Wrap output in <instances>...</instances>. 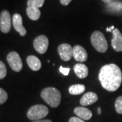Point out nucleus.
<instances>
[{
	"label": "nucleus",
	"instance_id": "obj_19",
	"mask_svg": "<svg viewBox=\"0 0 122 122\" xmlns=\"http://www.w3.org/2000/svg\"><path fill=\"white\" fill-rule=\"evenodd\" d=\"M45 0H28L27 5L28 7H35L39 8L44 5Z\"/></svg>",
	"mask_w": 122,
	"mask_h": 122
},
{
	"label": "nucleus",
	"instance_id": "obj_11",
	"mask_svg": "<svg viewBox=\"0 0 122 122\" xmlns=\"http://www.w3.org/2000/svg\"><path fill=\"white\" fill-rule=\"evenodd\" d=\"M107 11L113 14H120L122 13V1L113 0L106 4Z\"/></svg>",
	"mask_w": 122,
	"mask_h": 122
},
{
	"label": "nucleus",
	"instance_id": "obj_17",
	"mask_svg": "<svg viewBox=\"0 0 122 122\" xmlns=\"http://www.w3.org/2000/svg\"><path fill=\"white\" fill-rule=\"evenodd\" d=\"M26 14L29 18L32 20H38L41 16V12L39 9L35 7H27Z\"/></svg>",
	"mask_w": 122,
	"mask_h": 122
},
{
	"label": "nucleus",
	"instance_id": "obj_14",
	"mask_svg": "<svg viewBox=\"0 0 122 122\" xmlns=\"http://www.w3.org/2000/svg\"><path fill=\"white\" fill-rule=\"evenodd\" d=\"M74 113L79 118L83 120H89L91 119L92 116L91 111L83 107H76L74 109Z\"/></svg>",
	"mask_w": 122,
	"mask_h": 122
},
{
	"label": "nucleus",
	"instance_id": "obj_6",
	"mask_svg": "<svg viewBox=\"0 0 122 122\" xmlns=\"http://www.w3.org/2000/svg\"><path fill=\"white\" fill-rule=\"evenodd\" d=\"M49 45L48 37L45 35H39L33 41V46L35 50L41 54L46 52Z\"/></svg>",
	"mask_w": 122,
	"mask_h": 122
},
{
	"label": "nucleus",
	"instance_id": "obj_5",
	"mask_svg": "<svg viewBox=\"0 0 122 122\" xmlns=\"http://www.w3.org/2000/svg\"><path fill=\"white\" fill-rule=\"evenodd\" d=\"M7 61L12 69L19 72L22 69V62L20 55L16 52H12L9 53L7 56Z\"/></svg>",
	"mask_w": 122,
	"mask_h": 122
},
{
	"label": "nucleus",
	"instance_id": "obj_23",
	"mask_svg": "<svg viewBox=\"0 0 122 122\" xmlns=\"http://www.w3.org/2000/svg\"><path fill=\"white\" fill-rule=\"evenodd\" d=\"M60 72L62 74H63L65 76H67L70 72V69L68 67H63V66H61L60 67Z\"/></svg>",
	"mask_w": 122,
	"mask_h": 122
},
{
	"label": "nucleus",
	"instance_id": "obj_27",
	"mask_svg": "<svg viewBox=\"0 0 122 122\" xmlns=\"http://www.w3.org/2000/svg\"><path fill=\"white\" fill-rule=\"evenodd\" d=\"M115 29H114V26H111L109 28H107V31H113Z\"/></svg>",
	"mask_w": 122,
	"mask_h": 122
},
{
	"label": "nucleus",
	"instance_id": "obj_1",
	"mask_svg": "<svg viewBox=\"0 0 122 122\" xmlns=\"http://www.w3.org/2000/svg\"><path fill=\"white\" fill-rule=\"evenodd\" d=\"M98 79L102 87L106 90L116 91L122 84V71L115 64L106 65L100 69Z\"/></svg>",
	"mask_w": 122,
	"mask_h": 122
},
{
	"label": "nucleus",
	"instance_id": "obj_18",
	"mask_svg": "<svg viewBox=\"0 0 122 122\" xmlns=\"http://www.w3.org/2000/svg\"><path fill=\"white\" fill-rule=\"evenodd\" d=\"M86 90V87L83 84H75L70 86L69 91L72 95H79Z\"/></svg>",
	"mask_w": 122,
	"mask_h": 122
},
{
	"label": "nucleus",
	"instance_id": "obj_4",
	"mask_svg": "<svg viewBox=\"0 0 122 122\" xmlns=\"http://www.w3.org/2000/svg\"><path fill=\"white\" fill-rule=\"evenodd\" d=\"M49 111L47 107L43 105H35L30 107L27 111V117L30 120H40L48 115Z\"/></svg>",
	"mask_w": 122,
	"mask_h": 122
},
{
	"label": "nucleus",
	"instance_id": "obj_8",
	"mask_svg": "<svg viewBox=\"0 0 122 122\" xmlns=\"http://www.w3.org/2000/svg\"><path fill=\"white\" fill-rule=\"evenodd\" d=\"M61 58L64 61H69L73 56V48L68 44H61L58 48Z\"/></svg>",
	"mask_w": 122,
	"mask_h": 122
},
{
	"label": "nucleus",
	"instance_id": "obj_24",
	"mask_svg": "<svg viewBox=\"0 0 122 122\" xmlns=\"http://www.w3.org/2000/svg\"><path fill=\"white\" fill-rule=\"evenodd\" d=\"M69 122H85L83 119H80V118L77 117H72L70 118Z\"/></svg>",
	"mask_w": 122,
	"mask_h": 122
},
{
	"label": "nucleus",
	"instance_id": "obj_20",
	"mask_svg": "<svg viewBox=\"0 0 122 122\" xmlns=\"http://www.w3.org/2000/svg\"><path fill=\"white\" fill-rule=\"evenodd\" d=\"M115 107L117 113L119 114H122V96H119L115 100Z\"/></svg>",
	"mask_w": 122,
	"mask_h": 122
},
{
	"label": "nucleus",
	"instance_id": "obj_12",
	"mask_svg": "<svg viewBox=\"0 0 122 122\" xmlns=\"http://www.w3.org/2000/svg\"><path fill=\"white\" fill-rule=\"evenodd\" d=\"M12 24L15 30L20 33L21 36L26 35V30L22 25V16L19 14H14L12 16Z\"/></svg>",
	"mask_w": 122,
	"mask_h": 122
},
{
	"label": "nucleus",
	"instance_id": "obj_22",
	"mask_svg": "<svg viewBox=\"0 0 122 122\" xmlns=\"http://www.w3.org/2000/svg\"><path fill=\"white\" fill-rule=\"evenodd\" d=\"M8 99V94L4 89L0 87V105L4 104Z\"/></svg>",
	"mask_w": 122,
	"mask_h": 122
},
{
	"label": "nucleus",
	"instance_id": "obj_9",
	"mask_svg": "<svg viewBox=\"0 0 122 122\" xmlns=\"http://www.w3.org/2000/svg\"><path fill=\"white\" fill-rule=\"evenodd\" d=\"M113 39H111V46L116 52H122V35L118 29H115L113 31Z\"/></svg>",
	"mask_w": 122,
	"mask_h": 122
},
{
	"label": "nucleus",
	"instance_id": "obj_13",
	"mask_svg": "<svg viewBox=\"0 0 122 122\" xmlns=\"http://www.w3.org/2000/svg\"><path fill=\"white\" fill-rule=\"evenodd\" d=\"M97 100H98L97 94L94 92H89L86 93L82 96V98L80 100V104L82 106H88L95 103Z\"/></svg>",
	"mask_w": 122,
	"mask_h": 122
},
{
	"label": "nucleus",
	"instance_id": "obj_3",
	"mask_svg": "<svg viewBox=\"0 0 122 122\" xmlns=\"http://www.w3.org/2000/svg\"><path fill=\"white\" fill-rule=\"evenodd\" d=\"M91 43L98 52H105L108 48V44L105 35L100 31L96 30L91 35Z\"/></svg>",
	"mask_w": 122,
	"mask_h": 122
},
{
	"label": "nucleus",
	"instance_id": "obj_15",
	"mask_svg": "<svg viewBox=\"0 0 122 122\" xmlns=\"http://www.w3.org/2000/svg\"><path fill=\"white\" fill-rule=\"evenodd\" d=\"M26 62L28 64L30 69L33 71H39L41 67V61L37 57L33 55H30L26 58Z\"/></svg>",
	"mask_w": 122,
	"mask_h": 122
},
{
	"label": "nucleus",
	"instance_id": "obj_25",
	"mask_svg": "<svg viewBox=\"0 0 122 122\" xmlns=\"http://www.w3.org/2000/svg\"><path fill=\"white\" fill-rule=\"evenodd\" d=\"M71 1L72 0H60L61 4H62L63 5H69L71 3Z\"/></svg>",
	"mask_w": 122,
	"mask_h": 122
},
{
	"label": "nucleus",
	"instance_id": "obj_26",
	"mask_svg": "<svg viewBox=\"0 0 122 122\" xmlns=\"http://www.w3.org/2000/svg\"><path fill=\"white\" fill-rule=\"evenodd\" d=\"M33 122H52L51 120L49 119H40V120H36V121H33Z\"/></svg>",
	"mask_w": 122,
	"mask_h": 122
},
{
	"label": "nucleus",
	"instance_id": "obj_7",
	"mask_svg": "<svg viewBox=\"0 0 122 122\" xmlns=\"http://www.w3.org/2000/svg\"><path fill=\"white\" fill-rule=\"evenodd\" d=\"M11 29V16L8 10H4L0 14V30L4 33H8Z\"/></svg>",
	"mask_w": 122,
	"mask_h": 122
},
{
	"label": "nucleus",
	"instance_id": "obj_2",
	"mask_svg": "<svg viewBox=\"0 0 122 122\" xmlns=\"http://www.w3.org/2000/svg\"><path fill=\"white\" fill-rule=\"evenodd\" d=\"M42 99L53 108L57 107L60 105L61 100V92L56 88L52 87H46L41 92Z\"/></svg>",
	"mask_w": 122,
	"mask_h": 122
},
{
	"label": "nucleus",
	"instance_id": "obj_29",
	"mask_svg": "<svg viewBox=\"0 0 122 122\" xmlns=\"http://www.w3.org/2000/svg\"><path fill=\"white\" fill-rule=\"evenodd\" d=\"M98 114H99V115H100V114H101V108H100V107L98 108Z\"/></svg>",
	"mask_w": 122,
	"mask_h": 122
},
{
	"label": "nucleus",
	"instance_id": "obj_21",
	"mask_svg": "<svg viewBox=\"0 0 122 122\" xmlns=\"http://www.w3.org/2000/svg\"><path fill=\"white\" fill-rule=\"evenodd\" d=\"M7 74V69L5 64L0 61V79H4Z\"/></svg>",
	"mask_w": 122,
	"mask_h": 122
},
{
	"label": "nucleus",
	"instance_id": "obj_16",
	"mask_svg": "<svg viewBox=\"0 0 122 122\" xmlns=\"http://www.w3.org/2000/svg\"><path fill=\"white\" fill-rule=\"evenodd\" d=\"M76 75L80 79L86 78L88 75V69L86 66L82 63H78L73 67Z\"/></svg>",
	"mask_w": 122,
	"mask_h": 122
},
{
	"label": "nucleus",
	"instance_id": "obj_28",
	"mask_svg": "<svg viewBox=\"0 0 122 122\" xmlns=\"http://www.w3.org/2000/svg\"><path fill=\"white\" fill-rule=\"evenodd\" d=\"M102 1H104L105 3H106V4H108V3H109V2H111V1H113V0H102Z\"/></svg>",
	"mask_w": 122,
	"mask_h": 122
},
{
	"label": "nucleus",
	"instance_id": "obj_10",
	"mask_svg": "<svg viewBox=\"0 0 122 122\" xmlns=\"http://www.w3.org/2000/svg\"><path fill=\"white\" fill-rule=\"evenodd\" d=\"M73 56L75 60L83 62L87 59V53L82 46L77 45L73 48Z\"/></svg>",
	"mask_w": 122,
	"mask_h": 122
}]
</instances>
